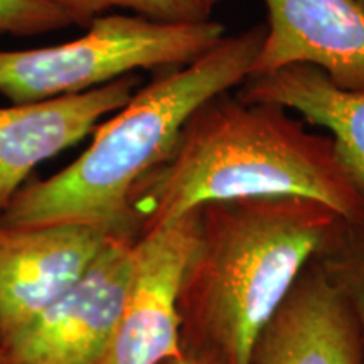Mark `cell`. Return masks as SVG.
<instances>
[{
	"label": "cell",
	"mask_w": 364,
	"mask_h": 364,
	"mask_svg": "<svg viewBox=\"0 0 364 364\" xmlns=\"http://www.w3.org/2000/svg\"><path fill=\"white\" fill-rule=\"evenodd\" d=\"M314 260L343 295L356 318L364 364V221L339 216L322 241Z\"/></svg>",
	"instance_id": "12"
},
{
	"label": "cell",
	"mask_w": 364,
	"mask_h": 364,
	"mask_svg": "<svg viewBox=\"0 0 364 364\" xmlns=\"http://www.w3.org/2000/svg\"><path fill=\"white\" fill-rule=\"evenodd\" d=\"M134 241L110 236L75 285L2 344L0 364H97L124 311Z\"/></svg>",
	"instance_id": "5"
},
{
	"label": "cell",
	"mask_w": 364,
	"mask_h": 364,
	"mask_svg": "<svg viewBox=\"0 0 364 364\" xmlns=\"http://www.w3.org/2000/svg\"><path fill=\"white\" fill-rule=\"evenodd\" d=\"M225 36L226 27L211 19L162 22L103 14L70 43L0 51V95L27 103L83 93L139 70L189 65Z\"/></svg>",
	"instance_id": "4"
},
{
	"label": "cell",
	"mask_w": 364,
	"mask_h": 364,
	"mask_svg": "<svg viewBox=\"0 0 364 364\" xmlns=\"http://www.w3.org/2000/svg\"><path fill=\"white\" fill-rule=\"evenodd\" d=\"M193 6L198 9L199 12H201L203 17H206V19H209L211 17V12L213 9H215L218 4L221 2V0H189Z\"/></svg>",
	"instance_id": "16"
},
{
	"label": "cell",
	"mask_w": 364,
	"mask_h": 364,
	"mask_svg": "<svg viewBox=\"0 0 364 364\" xmlns=\"http://www.w3.org/2000/svg\"><path fill=\"white\" fill-rule=\"evenodd\" d=\"M267 34L255 26L196 61L162 70L129 103L93 130L90 147L48 179L27 181L0 225H90L136 240L130 194L136 182L166 161L179 130L199 105L233 90L250 76Z\"/></svg>",
	"instance_id": "3"
},
{
	"label": "cell",
	"mask_w": 364,
	"mask_h": 364,
	"mask_svg": "<svg viewBox=\"0 0 364 364\" xmlns=\"http://www.w3.org/2000/svg\"><path fill=\"white\" fill-rule=\"evenodd\" d=\"M351 2H353V4H356L359 11H361V12L364 14V0H351Z\"/></svg>",
	"instance_id": "17"
},
{
	"label": "cell",
	"mask_w": 364,
	"mask_h": 364,
	"mask_svg": "<svg viewBox=\"0 0 364 364\" xmlns=\"http://www.w3.org/2000/svg\"><path fill=\"white\" fill-rule=\"evenodd\" d=\"M159 364H223V363L211 356H203V354H191V353L181 351V354H177V356H172Z\"/></svg>",
	"instance_id": "15"
},
{
	"label": "cell",
	"mask_w": 364,
	"mask_h": 364,
	"mask_svg": "<svg viewBox=\"0 0 364 364\" xmlns=\"http://www.w3.org/2000/svg\"><path fill=\"white\" fill-rule=\"evenodd\" d=\"M341 215L302 196H250L199 206L182 275L181 351L250 364L258 334Z\"/></svg>",
	"instance_id": "2"
},
{
	"label": "cell",
	"mask_w": 364,
	"mask_h": 364,
	"mask_svg": "<svg viewBox=\"0 0 364 364\" xmlns=\"http://www.w3.org/2000/svg\"><path fill=\"white\" fill-rule=\"evenodd\" d=\"M250 364H363L356 318L314 258L263 326Z\"/></svg>",
	"instance_id": "10"
},
{
	"label": "cell",
	"mask_w": 364,
	"mask_h": 364,
	"mask_svg": "<svg viewBox=\"0 0 364 364\" xmlns=\"http://www.w3.org/2000/svg\"><path fill=\"white\" fill-rule=\"evenodd\" d=\"M241 85L238 98L243 102L279 105L329 130L341 161L364 196V91L341 90L309 65L248 76Z\"/></svg>",
	"instance_id": "11"
},
{
	"label": "cell",
	"mask_w": 364,
	"mask_h": 364,
	"mask_svg": "<svg viewBox=\"0 0 364 364\" xmlns=\"http://www.w3.org/2000/svg\"><path fill=\"white\" fill-rule=\"evenodd\" d=\"M267 34L250 76L309 65L341 90L364 91V14L351 0H263Z\"/></svg>",
	"instance_id": "9"
},
{
	"label": "cell",
	"mask_w": 364,
	"mask_h": 364,
	"mask_svg": "<svg viewBox=\"0 0 364 364\" xmlns=\"http://www.w3.org/2000/svg\"><path fill=\"white\" fill-rule=\"evenodd\" d=\"M199 231V208L136 236L124 311L97 364H159L181 354L177 299Z\"/></svg>",
	"instance_id": "6"
},
{
	"label": "cell",
	"mask_w": 364,
	"mask_h": 364,
	"mask_svg": "<svg viewBox=\"0 0 364 364\" xmlns=\"http://www.w3.org/2000/svg\"><path fill=\"white\" fill-rule=\"evenodd\" d=\"M113 236L90 225H0V346L58 300Z\"/></svg>",
	"instance_id": "7"
},
{
	"label": "cell",
	"mask_w": 364,
	"mask_h": 364,
	"mask_svg": "<svg viewBox=\"0 0 364 364\" xmlns=\"http://www.w3.org/2000/svg\"><path fill=\"white\" fill-rule=\"evenodd\" d=\"M140 86L132 73L83 93L0 107V216L39 164L93 134Z\"/></svg>",
	"instance_id": "8"
},
{
	"label": "cell",
	"mask_w": 364,
	"mask_h": 364,
	"mask_svg": "<svg viewBox=\"0 0 364 364\" xmlns=\"http://www.w3.org/2000/svg\"><path fill=\"white\" fill-rule=\"evenodd\" d=\"M0 361H2V346H0Z\"/></svg>",
	"instance_id": "18"
},
{
	"label": "cell",
	"mask_w": 364,
	"mask_h": 364,
	"mask_svg": "<svg viewBox=\"0 0 364 364\" xmlns=\"http://www.w3.org/2000/svg\"><path fill=\"white\" fill-rule=\"evenodd\" d=\"M75 26L48 0H0V34L31 38Z\"/></svg>",
	"instance_id": "14"
},
{
	"label": "cell",
	"mask_w": 364,
	"mask_h": 364,
	"mask_svg": "<svg viewBox=\"0 0 364 364\" xmlns=\"http://www.w3.org/2000/svg\"><path fill=\"white\" fill-rule=\"evenodd\" d=\"M71 17L73 24L88 27L95 17L115 9L162 22L208 21L189 0H48Z\"/></svg>",
	"instance_id": "13"
},
{
	"label": "cell",
	"mask_w": 364,
	"mask_h": 364,
	"mask_svg": "<svg viewBox=\"0 0 364 364\" xmlns=\"http://www.w3.org/2000/svg\"><path fill=\"white\" fill-rule=\"evenodd\" d=\"M250 196H302L364 221V196L331 135L231 90L191 113L166 161L136 182L130 208L142 235L206 203Z\"/></svg>",
	"instance_id": "1"
}]
</instances>
